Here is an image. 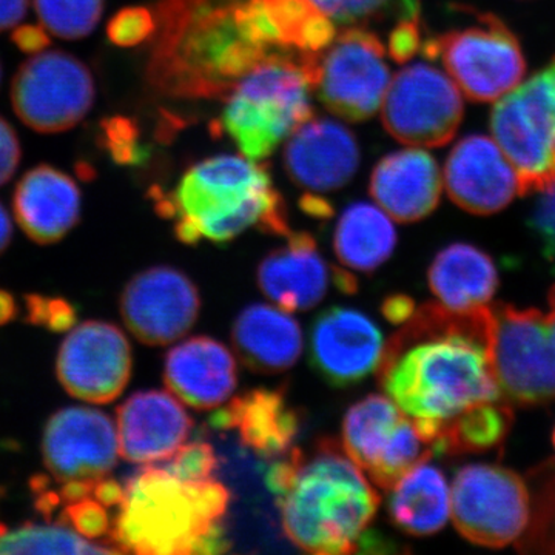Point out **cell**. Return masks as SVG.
Instances as JSON below:
<instances>
[{"label":"cell","mask_w":555,"mask_h":555,"mask_svg":"<svg viewBox=\"0 0 555 555\" xmlns=\"http://www.w3.org/2000/svg\"><path fill=\"white\" fill-rule=\"evenodd\" d=\"M266 486L287 539L310 554L357 553L379 505L364 470L332 438H321L309 452L292 448L272 460Z\"/></svg>","instance_id":"3"},{"label":"cell","mask_w":555,"mask_h":555,"mask_svg":"<svg viewBox=\"0 0 555 555\" xmlns=\"http://www.w3.org/2000/svg\"><path fill=\"white\" fill-rule=\"evenodd\" d=\"M360 149L353 134L331 119L306 120L288 137L284 166L288 177L309 192H332L353 178Z\"/></svg>","instance_id":"21"},{"label":"cell","mask_w":555,"mask_h":555,"mask_svg":"<svg viewBox=\"0 0 555 555\" xmlns=\"http://www.w3.org/2000/svg\"><path fill=\"white\" fill-rule=\"evenodd\" d=\"M232 341L244 366L258 374L288 371L305 347L301 327L287 310L259 302L241 310Z\"/></svg>","instance_id":"27"},{"label":"cell","mask_w":555,"mask_h":555,"mask_svg":"<svg viewBox=\"0 0 555 555\" xmlns=\"http://www.w3.org/2000/svg\"><path fill=\"white\" fill-rule=\"evenodd\" d=\"M547 326H550L551 338L555 347V286L550 292V312L546 313Z\"/></svg>","instance_id":"50"},{"label":"cell","mask_w":555,"mask_h":555,"mask_svg":"<svg viewBox=\"0 0 555 555\" xmlns=\"http://www.w3.org/2000/svg\"><path fill=\"white\" fill-rule=\"evenodd\" d=\"M246 0H160L149 80L175 98H225L275 54L248 24ZM299 54V53H298Z\"/></svg>","instance_id":"2"},{"label":"cell","mask_w":555,"mask_h":555,"mask_svg":"<svg viewBox=\"0 0 555 555\" xmlns=\"http://www.w3.org/2000/svg\"><path fill=\"white\" fill-rule=\"evenodd\" d=\"M387 509L401 531L416 537L436 534L451 517V486L437 466L422 463L390 489Z\"/></svg>","instance_id":"29"},{"label":"cell","mask_w":555,"mask_h":555,"mask_svg":"<svg viewBox=\"0 0 555 555\" xmlns=\"http://www.w3.org/2000/svg\"><path fill=\"white\" fill-rule=\"evenodd\" d=\"M91 495L105 507H118L124 500V483L107 476L98 478Z\"/></svg>","instance_id":"45"},{"label":"cell","mask_w":555,"mask_h":555,"mask_svg":"<svg viewBox=\"0 0 555 555\" xmlns=\"http://www.w3.org/2000/svg\"><path fill=\"white\" fill-rule=\"evenodd\" d=\"M444 185L456 206L474 215H494L521 195L520 179L494 139L463 138L444 167Z\"/></svg>","instance_id":"19"},{"label":"cell","mask_w":555,"mask_h":555,"mask_svg":"<svg viewBox=\"0 0 555 555\" xmlns=\"http://www.w3.org/2000/svg\"><path fill=\"white\" fill-rule=\"evenodd\" d=\"M416 306L414 299L404 297V295H396V297L387 298L383 305V313L390 323L403 324L414 313Z\"/></svg>","instance_id":"46"},{"label":"cell","mask_w":555,"mask_h":555,"mask_svg":"<svg viewBox=\"0 0 555 555\" xmlns=\"http://www.w3.org/2000/svg\"><path fill=\"white\" fill-rule=\"evenodd\" d=\"M553 440H554V448H555V429H554Z\"/></svg>","instance_id":"53"},{"label":"cell","mask_w":555,"mask_h":555,"mask_svg":"<svg viewBox=\"0 0 555 555\" xmlns=\"http://www.w3.org/2000/svg\"><path fill=\"white\" fill-rule=\"evenodd\" d=\"M0 554H118L113 546L89 542L67 526L25 525L0 532Z\"/></svg>","instance_id":"33"},{"label":"cell","mask_w":555,"mask_h":555,"mask_svg":"<svg viewBox=\"0 0 555 555\" xmlns=\"http://www.w3.org/2000/svg\"><path fill=\"white\" fill-rule=\"evenodd\" d=\"M30 0H0V31L16 27L27 14Z\"/></svg>","instance_id":"47"},{"label":"cell","mask_w":555,"mask_h":555,"mask_svg":"<svg viewBox=\"0 0 555 555\" xmlns=\"http://www.w3.org/2000/svg\"><path fill=\"white\" fill-rule=\"evenodd\" d=\"M0 80H2V67H0Z\"/></svg>","instance_id":"52"},{"label":"cell","mask_w":555,"mask_h":555,"mask_svg":"<svg viewBox=\"0 0 555 555\" xmlns=\"http://www.w3.org/2000/svg\"><path fill=\"white\" fill-rule=\"evenodd\" d=\"M261 3L281 49L320 53L337 36L334 21L310 0H261Z\"/></svg>","instance_id":"31"},{"label":"cell","mask_w":555,"mask_h":555,"mask_svg":"<svg viewBox=\"0 0 555 555\" xmlns=\"http://www.w3.org/2000/svg\"><path fill=\"white\" fill-rule=\"evenodd\" d=\"M302 64L310 87L338 118L358 122L382 108L390 73L385 46L374 33L347 28L320 53L305 54Z\"/></svg>","instance_id":"8"},{"label":"cell","mask_w":555,"mask_h":555,"mask_svg":"<svg viewBox=\"0 0 555 555\" xmlns=\"http://www.w3.org/2000/svg\"><path fill=\"white\" fill-rule=\"evenodd\" d=\"M156 31L155 13L142 7L120 10L108 22L107 35L115 46L134 47L152 38Z\"/></svg>","instance_id":"37"},{"label":"cell","mask_w":555,"mask_h":555,"mask_svg":"<svg viewBox=\"0 0 555 555\" xmlns=\"http://www.w3.org/2000/svg\"><path fill=\"white\" fill-rule=\"evenodd\" d=\"M305 54H275L235 83L221 115V129L248 159L275 152L306 120L312 118Z\"/></svg>","instance_id":"6"},{"label":"cell","mask_w":555,"mask_h":555,"mask_svg":"<svg viewBox=\"0 0 555 555\" xmlns=\"http://www.w3.org/2000/svg\"><path fill=\"white\" fill-rule=\"evenodd\" d=\"M184 244L228 243L247 229L287 236L286 214L269 171L246 156H215L185 171L177 189L156 198Z\"/></svg>","instance_id":"5"},{"label":"cell","mask_w":555,"mask_h":555,"mask_svg":"<svg viewBox=\"0 0 555 555\" xmlns=\"http://www.w3.org/2000/svg\"><path fill=\"white\" fill-rule=\"evenodd\" d=\"M61 524L69 526L78 534L89 537V539L108 535L109 529H112L107 507L90 496L65 505L62 511Z\"/></svg>","instance_id":"38"},{"label":"cell","mask_w":555,"mask_h":555,"mask_svg":"<svg viewBox=\"0 0 555 555\" xmlns=\"http://www.w3.org/2000/svg\"><path fill=\"white\" fill-rule=\"evenodd\" d=\"M80 190L64 171L42 166L28 170L14 190L13 208L21 229L35 243H57L80 219Z\"/></svg>","instance_id":"26"},{"label":"cell","mask_w":555,"mask_h":555,"mask_svg":"<svg viewBox=\"0 0 555 555\" xmlns=\"http://www.w3.org/2000/svg\"><path fill=\"white\" fill-rule=\"evenodd\" d=\"M513 420V411L502 398L474 404L443 427L437 441V454L488 451L505 440Z\"/></svg>","instance_id":"32"},{"label":"cell","mask_w":555,"mask_h":555,"mask_svg":"<svg viewBox=\"0 0 555 555\" xmlns=\"http://www.w3.org/2000/svg\"><path fill=\"white\" fill-rule=\"evenodd\" d=\"M451 517L470 543L505 547L525 534L531 495L524 478L506 467L467 465L451 486Z\"/></svg>","instance_id":"12"},{"label":"cell","mask_w":555,"mask_h":555,"mask_svg":"<svg viewBox=\"0 0 555 555\" xmlns=\"http://www.w3.org/2000/svg\"><path fill=\"white\" fill-rule=\"evenodd\" d=\"M422 49V35L415 16H408L390 33L389 53L400 64L408 62Z\"/></svg>","instance_id":"42"},{"label":"cell","mask_w":555,"mask_h":555,"mask_svg":"<svg viewBox=\"0 0 555 555\" xmlns=\"http://www.w3.org/2000/svg\"><path fill=\"white\" fill-rule=\"evenodd\" d=\"M427 280L438 305L463 313L489 306L499 287V272L492 258L466 243L443 248L434 258Z\"/></svg>","instance_id":"28"},{"label":"cell","mask_w":555,"mask_h":555,"mask_svg":"<svg viewBox=\"0 0 555 555\" xmlns=\"http://www.w3.org/2000/svg\"><path fill=\"white\" fill-rule=\"evenodd\" d=\"M25 305L28 323L49 328L54 334H64L73 328L78 320L75 306L65 298L28 295Z\"/></svg>","instance_id":"36"},{"label":"cell","mask_w":555,"mask_h":555,"mask_svg":"<svg viewBox=\"0 0 555 555\" xmlns=\"http://www.w3.org/2000/svg\"><path fill=\"white\" fill-rule=\"evenodd\" d=\"M440 169L429 153L400 150L385 156L371 178L372 198L398 222H416L436 210L441 198Z\"/></svg>","instance_id":"25"},{"label":"cell","mask_w":555,"mask_h":555,"mask_svg":"<svg viewBox=\"0 0 555 555\" xmlns=\"http://www.w3.org/2000/svg\"><path fill=\"white\" fill-rule=\"evenodd\" d=\"M343 448L378 488L390 491L409 470L436 455L434 444L396 401L386 396L357 401L343 422Z\"/></svg>","instance_id":"10"},{"label":"cell","mask_w":555,"mask_h":555,"mask_svg":"<svg viewBox=\"0 0 555 555\" xmlns=\"http://www.w3.org/2000/svg\"><path fill=\"white\" fill-rule=\"evenodd\" d=\"M488 350L503 396L520 404L555 400V347L546 313L491 308Z\"/></svg>","instance_id":"11"},{"label":"cell","mask_w":555,"mask_h":555,"mask_svg":"<svg viewBox=\"0 0 555 555\" xmlns=\"http://www.w3.org/2000/svg\"><path fill=\"white\" fill-rule=\"evenodd\" d=\"M382 109L383 124L392 138L425 149L447 145L465 113L454 80L426 64L409 65L390 79Z\"/></svg>","instance_id":"14"},{"label":"cell","mask_w":555,"mask_h":555,"mask_svg":"<svg viewBox=\"0 0 555 555\" xmlns=\"http://www.w3.org/2000/svg\"><path fill=\"white\" fill-rule=\"evenodd\" d=\"M477 24L426 40L423 53L441 56L456 87L476 102H494L516 89L526 60L513 30L492 13H477Z\"/></svg>","instance_id":"9"},{"label":"cell","mask_w":555,"mask_h":555,"mask_svg":"<svg viewBox=\"0 0 555 555\" xmlns=\"http://www.w3.org/2000/svg\"><path fill=\"white\" fill-rule=\"evenodd\" d=\"M551 185H555V173H554V177H553V181H551ZM550 185V188H551Z\"/></svg>","instance_id":"51"},{"label":"cell","mask_w":555,"mask_h":555,"mask_svg":"<svg viewBox=\"0 0 555 555\" xmlns=\"http://www.w3.org/2000/svg\"><path fill=\"white\" fill-rule=\"evenodd\" d=\"M105 0H35L40 25L65 40L87 38L104 13Z\"/></svg>","instance_id":"34"},{"label":"cell","mask_w":555,"mask_h":555,"mask_svg":"<svg viewBox=\"0 0 555 555\" xmlns=\"http://www.w3.org/2000/svg\"><path fill=\"white\" fill-rule=\"evenodd\" d=\"M21 163V144L16 131L0 116V188L16 173Z\"/></svg>","instance_id":"43"},{"label":"cell","mask_w":555,"mask_h":555,"mask_svg":"<svg viewBox=\"0 0 555 555\" xmlns=\"http://www.w3.org/2000/svg\"><path fill=\"white\" fill-rule=\"evenodd\" d=\"M284 246L262 258L258 266L259 291L287 312L317 308L331 284L337 286L339 269L331 268L309 233H288Z\"/></svg>","instance_id":"22"},{"label":"cell","mask_w":555,"mask_h":555,"mask_svg":"<svg viewBox=\"0 0 555 555\" xmlns=\"http://www.w3.org/2000/svg\"><path fill=\"white\" fill-rule=\"evenodd\" d=\"M491 130L517 170L521 195L550 188L555 173V57L500 98Z\"/></svg>","instance_id":"7"},{"label":"cell","mask_w":555,"mask_h":555,"mask_svg":"<svg viewBox=\"0 0 555 555\" xmlns=\"http://www.w3.org/2000/svg\"><path fill=\"white\" fill-rule=\"evenodd\" d=\"M198 287L181 270L156 266L131 278L120 297L127 328L147 346H167L198 321Z\"/></svg>","instance_id":"15"},{"label":"cell","mask_w":555,"mask_h":555,"mask_svg":"<svg viewBox=\"0 0 555 555\" xmlns=\"http://www.w3.org/2000/svg\"><path fill=\"white\" fill-rule=\"evenodd\" d=\"M164 382L190 408L207 411L228 403L238 386V367L228 347L193 337L173 347L164 363Z\"/></svg>","instance_id":"23"},{"label":"cell","mask_w":555,"mask_h":555,"mask_svg":"<svg viewBox=\"0 0 555 555\" xmlns=\"http://www.w3.org/2000/svg\"><path fill=\"white\" fill-rule=\"evenodd\" d=\"M90 68L60 50L33 54L11 83V104L17 118L39 133H61L78 126L93 107Z\"/></svg>","instance_id":"13"},{"label":"cell","mask_w":555,"mask_h":555,"mask_svg":"<svg viewBox=\"0 0 555 555\" xmlns=\"http://www.w3.org/2000/svg\"><path fill=\"white\" fill-rule=\"evenodd\" d=\"M43 463L51 476L69 480H96L118 463V429L96 409H62L43 430Z\"/></svg>","instance_id":"17"},{"label":"cell","mask_w":555,"mask_h":555,"mask_svg":"<svg viewBox=\"0 0 555 555\" xmlns=\"http://www.w3.org/2000/svg\"><path fill=\"white\" fill-rule=\"evenodd\" d=\"M193 420L177 398L141 390L118 409L119 454L137 465L166 462L192 433Z\"/></svg>","instance_id":"20"},{"label":"cell","mask_w":555,"mask_h":555,"mask_svg":"<svg viewBox=\"0 0 555 555\" xmlns=\"http://www.w3.org/2000/svg\"><path fill=\"white\" fill-rule=\"evenodd\" d=\"M230 494L217 478L190 480L164 466L141 467L124 483L108 539L118 553L208 555L229 551Z\"/></svg>","instance_id":"4"},{"label":"cell","mask_w":555,"mask_h":555,"mask_svg":"<svg viewBox=\"0 0 555 555\" xmlns=\"http://www.w3.org/2000/svg\"><path fill=\"white\" fill-rule=\"evenodd\" d=\"M11 238H13V225L9 211L0 204V255L10 246Z\"/></svg>","instance_id":"49"},{"label":"cell","mask_w":555,"mask_h":555,"mask_svg":"<svg viewBox=\"0 0 555 555\" xmlns=\"http://www.w3.org/2000/svg\"><path fill=\"white\" fill-rule=\"evenodd\" d=\"M13 42L25 53H40L49 49V31L38 25H22L14 30Z\"/></svg>","instance_id":"44"},{"label":"cell","mask_w":555,"mask_h":555,"mask_svg":"<svg viewBox=\"0 0 555 555\" xmlns=\"http://www.w3.org/2000/svg\"><path fill=\"white\" fill-rule=\"evenodd\" d=\"M386 339L378 324L361 310L331 308L310 331V363L328 385H358L377 371Z\"/></svg>","instance_id":"18"},{"label":"cell","mask_w":555,"mask_h":555,"mask_svg":"<svg viewBox=\"0 0 555 555\" xmlns=\"http://www.w3.org/2000/svg\"><path fill=\"white\" fill-rule=\"evenodd\" d=\"M529 225L542 243L543 254L555 270V185L542 190V198L537 201Z\"/></svg>","instance_id":"40"},{"label":"cell","mask_w":555,"mask_h":555,"mask_svg":"<svg viewBox=\"0 0 555 555\" xmlns=\"http://www.w3.org/2000/svg\"><path fill=\"white\" fill-rule=\"evenodd\" d=\"M104 145L113 159L119 164L137 163L138 142L137 129L130 120L124 118L108 119L102 124Z\"/></svg>","instance_id":"39"},{"label":"cell","mask_w":555,"mask_h":555,"mask_svg":"<svg viewBox=\"0 0 555 555\" xmlns=\"http://www.w3.org/2000/svg\"><path fill=\"white\" fill-rule=\"evenodd\" d=\"M301 418L288 403L286 390L254 389L229 400L210 416L218 430H235L241 444L266 460H276L294 448Z\"/></svg>","instance_id":"24"},{"label":"cell","mask_w":555,"mask_h":555,"mask_svg":"<svg viewBox=\"0 0 555 555\" xmlns=\"http://www.w3.org/2000/svg\"><path fill=\"white\" fill-rule=\"evenodd\" d=\"M489 320L491 306L463 313L425 305L386 341L379 386L434 449L462 412L503 396L489 360Z\"/></svg>","instance_id":"1"},{"label":"cell","mask_w":555,"mask_h":555,"mask_svg":"<svg viewBox=\"0 0 555 555\" xmlns=\"http://www.w3.org/2000/svg\"><path fill=\"white\" fill-rule=\"evenodd\" d=\"M397 230L382 207L369 203L350 204L338 219L334 250L346 269L371 273L392 257Z\"/></svg>","instance_id":"30"},{"label":"cell","mask_w":555,"mask_h":555,"mask_svg":"<svg viewBox=\"0 0 555 555\" xmlns=\"http://www.w3.org/2000/svg\"><path fill=\"white\" fill-rule=\"evenodd\" d=\"M160 466L166 467L175 476L190 478V480H203V478L215 476L218 459L214 448L206 441H193V443L182 444Z\"/></svg>","instance_id":"35"},{"label":"cell","mask_w":555,"mask_h":555,"mask_svg":"<svg viewBox=\"0 0 555 555\" xmlns=\"http://www.w3.org/2000/svg\"><path fill=\"white\" fill-rule=\"evenodd\" d=\"M57 377L69 396L94 404L116 400L131 375V347L118 326L87 321L62 343Z\"/></svg>","instance_id":"16"},{"label":"cell","mask_w":555,"mask_h":555,"mask_svg":"<svg viewBox=\"0 0 555 555\" xmlns=\"http://www.w3.org/2000/svg\"><path fill=\"white\" fill-rule=\"evenodd\" d=\"M17 317V305L10 292L0 288V326L11 323Z\"/></svg>","instance_id":"48"},{"label":"cell","mask_w":555,"mask_h":555,"mask_svg":"<svg viewBox=\"0 0 555 555\" xmlns=\"http://www.w3.org/2000/svg\"><path fill=\"white\" fill-rule=\"evenodd\" d=\"M310 2L334 22L356 24L378 14L390 0H310Z\"/></svg>","instance_id":"41"}]
</instances>
